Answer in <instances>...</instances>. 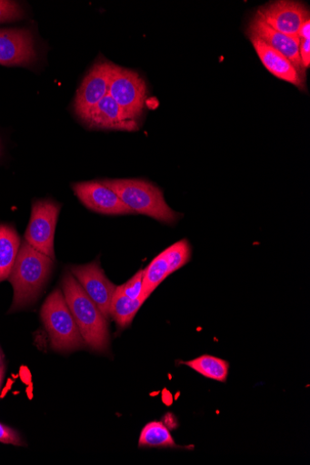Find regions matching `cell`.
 Listing matches in <instances>:
<instances>
[{
	"label": "cell",
	"mask_w": 310,
	"mask_h": 465,
	"mask_svg": "<svg viewBox=\"0 0 310 465\" xmlns=\"http://www.w3.org/2000/svg\"><path fill=\"white\" fill-rule=\"evenodd\" d=\"M62 288L65 302L78 326L85 344L96 352L107 353L110 349L107 319L96 304L88 298L71 273L65 274Z\"/></svg>",
	"instance_id": "cell-1"
},
{
	"label": "cell",
	"mask_w": 310,
	"mask_h": 465,
	"mask_svg": "<svg viewBox=\"0 0 310 465\" xmlns=\"http://www.w3.org/2000/svg\"><path fill=\"white\" fill-rule=\"evenodd\" d=\"M54 261L23 242L9 281L14 286L15 297L11 312L25 309L38 299L47 283Z\"/></svg>",
	"instance_id": "cell-2"
},
{
	"label": "cell",
	"mask_w": 310,
	"mask_h": 465,
	"mask_svg": "<svg viewBox=\"0 0 310 465\" xmlns=\"http://www.w3.org/2000/svg\"><path fill=\"white\" fill-rule=\"evenodd\" d=\"M104 185L113 190L135 213L149 216L165 224H174L181 215L166 203L163 192L144 180H105Z\"/></svg>",
	"instance_id": "cell-3"
},
{
	"label": "cell",
	"mask_w": 310,
	"mask_h": 465,
	"mask_svg": "<svg viewBox=\"0 0 310 465\" xmlns=\"http://www.w3.org/2000/svg\"><path fill=\"white\" fill-rule=\"evenodd\" d=\"M40 315L55 351L69 352L85 345L60 289H56L49 295L42 306Z\"/></svg>",
	"instance_id": "cell-4"
},
{
	"label": "cell",
	"mask_w": 310,
	"mask_h": 465,
	"mask_svg": "<svg viewBox=\"0 0 310 465\" xmlns=\"http://www.w3.org/2000/svg\"><path fill=\"white\" fill-rule=\"evenodd\" d=\"M61 204L51 200H40L32 206L31 219L25 241L35 250L55 259V235Z\"/></svg>",
	"instance_id": "cell-5"
},
{
	"label": "cell",
	"mask_w": 310,
	"mask_h": 465,
	"mask_svg": "<svg viewBox=\"0 0 310 465\" xmlns=\"http://www.w3.org/2000/svg\"><path fill=\"white\" fill-rule=\"evenodd\" d=\"M109 95L128 116L137 120L147 99L146 83L137 72L114 64Z\"/></svg>",
	"instance_id": "cell-6"
},
{
	"label": "cell",
	"mask_w": 310,
	"mask_h": 465,
	"mask_svg": "<svg viewBox=\"0 0 310 465\" xmlns=\"http://www.w3.org/2000/svg\"><path fill=\"white\" fill-rule=\"evenodd\" d=\"M191 259L192 247L186 239L166 248L145 270L144 293L151 295L169 275L184 268Z\"/></svg>",
	"instance_id": "cell-7"
},
{
	"label": "cell",
	"mask_w": 310,
	"mask_h": 465,
	"mask_svg": "<svg viewBox=\"0 0 310 465\" xmlns=\"http://www.w3.org/2000/svg\"><path fill=\"white\" fill-rule=\"evenodd\" d=\"M113 68L114 64L100 61L85 75L75 101V111L81 120L109 94Z\"/></svg>",
	"instance_id": "cell-8"
},
{
	"label": "cell",
	"mask_w": 310,
	"mask_h": 465,
	"mask_svg": "<svg viewBox=\"0 0 310 465\" xmlns=\"http://www.w3.org/2000/svg\"><path fill=\"white\" fill-rule=\"evenodd\" d=\"M71 274L104 316L110 319L111 304L117 286L106 277L99 262L72 267Z\"/></svg>",
	"instance_id": "cell-9"
},
{
	"label": "cell",
	"mask_w": 310,
	"mask_h": 465,
	"mask_svg": "<svg viewBox=\"0 0 310 465\" xmlns=\"http://www.w3.org/2000/svg\"><path fill=\"white\" fill-rule=\"evenodd\" d=\"M256 15L270 27L292 37H298L302 25L309 19L305 5L290 0H280L261 7Z\"/></svg>",
	"instance_id": "cell-10"
},
{
	"label": "cell",
	"mask_w": 310,
	"mask_h": 465,
	"mask_svg": "<svg viewBox=\"0 0 310 465\" xmlns=\"http://www.w3.org/2000/svg\"><path fill=\"white\" fill-rule=\"evenodd\" d=\"M78 199L88 209L105 215H128L133 211L119 196L101 182L79 183L73 185Z\"/></svg>",
	"instance_id": "cell-11"
},
{
	"label": "cell",
	"mask_w": 310,
	"mask_h": 465,
	"mask_svg": "<svg viewBox=\"0 0 310 465\" xmlns=\"http://www.w3.org/2000/svg\"><path fill=\"white\" fill-rule=\"evenodd\" d=\"M36 59L34 38L25 29L0 30V64L27 66Z\"/></svg>",
	"instance_id": "cell-12"
},
{
	"label": "cell",
	"mask_w": 310,
	"mask_h": 465,
	"mask_svg": "<svg viewBox=\"0 0 310 465\" xmlns=\"http://www.w3.org/2000/svg\"><path fill=\"white\" fill-rule=\"evenodd\" d=\"M247 35H253L286 57L295 67L302 78L305 79L300 55V39L277 32L255 15L250 22Z\"/></svg>",
	"instance_id": "cell-13"
},
{
	"label": "cell",
	"mask_w": 310,
	"mask_h": 465,
	"mask_svg": "<svg viewBox=\"0 0 310 465\" xmlns=\"http://www.w3.org/2000/svg\"><path fill=\"white\" fill-rule=\"evenodd\" d=\"M88 128L135 132L139 130L136 119L128 116L108 94L83 120Z\"/></svg>",
	"instance_id": "cell-14"
},
{
	"label": "cell",
	"mask_w": 310,
	"mask_h": 465,
	"mask_svg": "<svg viewBox=\"0 0 310 465\" xmlns=\"http://www.w3.org/2000/svg\"><path fill=\"white\" fill-rule=\"evenodd\" d=\"M255 53L265 68L276 77L291 83L301 91H304L305 79L301 77L292 63L280 53L265 45L259 38L248 35Z\"/></svg>",
	"instance_id": "cell-15"
},
{
	"label": "cell",
	"mask_w": 310,
	"mask_h": 465,
	"mask_svg": "<svg viewBox=\"0 0 310 465\" xmlns=\"http://www.w3.org/2000/svg\"><path fill=\"white\" fill-rule=\"evenodd\" d=\"M21 247V240L14 227L0 225V282L9 279Z\"/></svg>",
	"instance_id": "cell-16"
},
{
	"label": "cell",
	"mask_w": 310,
	"mask_h": 465,
	"mask_svg": "<svg viewBox=\"0 0 310 465\" xmlns=\"http://www.w3.org/2000/svg\"><path fill=\"white\" fill-rule=\"evenodd\" d=\"M148 299L149 295L145 294L139 300L131 301L117 286L111 304L110 317L115 322L118 328H126L135 320L137 312Z\"/></svg>",
	"instance_id": "cell-17"
},
{
	"label": "cell",
	"mask_w": 310,
	"mask_h": 465,
	"mask_svg": "<svg viewBox=\"0 0 310 465\" xmlns=\"http://www.w3.org/2000/svg\"><path fill=\"white\" fill-rule=\"evenodd\" d=\"M182 363L204 377L214 380V381L220 383H226L227 381L230 363L225 360L211 355H203Z\"/></svg>",
	"instance_id": "cell-18"
},
{
	"label": "cell",
	"mask_w": 310,
	"mask_h": 465,
	"mask_svg": "<svg viewBox=\"0 0 310 465\" xmlns=\"http://www.w3.org/2000/svg\"><path fill=\"white\" fill-rule=\"evenodd\" d=\"M140 448H181L176 445L169 430L161 421H151L142 430Z\"/></svg>",
	"instance_id": "cell-19"
},
{
	"label": "cell",
	"mask_w": 310,
	"mask_h": 465,
	"mask_svg": "<svg viewBox=\"0 0 310 465\" xmlns=\"http://www.w3.org/2000/svg\"><path fill=\"white\" fill-rule=\"evenodd\" d=\"M145 270H140L135 276L123 285H119L121 292L131 301L139 300L144 293ZM148 295V294H147ZM150 297V295H149Z\"/></svg>",
	"instance_id": "cell-20"
},
{
	"label": "cell",
	"mask_w": 310,
	"mask_h": 465,
	"mask_svg": "<svg viewBox=\"0 0 310 465\" xmlns=\"http://www.w3.org/2000/svg\"><path fill=\"white\" fill-rule=\"evenodd\" d=\"M23 15L24 10L17 3L0 0V23L19 20Z\"/></svg>",
	"instance_id": "cell-21"
},
{
	"label": "cell",
	"mask_w": 310,
	"mask_h": 465,
	"mask_svg": "<svg viewBox=\"0 0 310 465\" xmlns=\"http://www.w3.org/2000/svg\"><path fill=\"white\" fill-rule=\"evenodd\" d=\"M0 443L12 444L15 446L24 445L19 434L3 424H0Z\"/></svg>",
	"instance_id": "cell-22"
},
{
	"label": "cell",
	"mask_w": 310,
	"mask_h": 465,
	"mask_svg": "<svg viewBox=\"0 0 310 465\" xmlns=\"http://www.w3.org/2000/svg\"><path fill=\"white\" fill-rule=\"evenodd\" d=\"M299 55L302 65L306 70L310 65V39L300 41Z\"/></svg>",
	"instance_id": "cell-23"
},
{
	"label": "cell",
	"mask_w": 310,
	"mask_h": 465,
	"mask_svg": "<svg viewBox=\"0 0 310 465\" xmlns=\"http://www.w3.org/2000/svg\"><path fill=\"white\" fill-rule=\"evenodd\" d=\"M298 38L300 41L310 39V19L306 20L301 26L298 32Z\"/></svg>",
	"instance_id": "cell-24"
},
{
	"label": "cell",
	"mask_w": 310,
	"mask_h": 465,
	"mask_svg": "<svg viewBox=\"0 0 310 465\" xmlns=\"http://www.w3.org/2000/svg\"><path fill=\"white\" fill-rule=\"evenodd\" d=\"M4 379V368H0V387H2Z\"/></svg>",
	"instance_id": "cell-25"
},
{
	"label": "cell",
	"mask_w": 310,
	"mask_h": 465,
	"mask_svg": "<svg viewBox=\"0 0 310 465\" xmlns=\"http://www.w3.org/2000/svg\"><path fill=\"white\" fill-rule=\"evenodd\" d=\"M0 361H2V358H0Z\"/></svg>",
	"instance_id": "cell-26"
}]
</instances>
